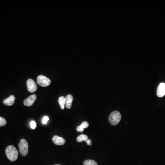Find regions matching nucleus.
<instances>
[{"instance_id": "f3484780", "label": "nucleus", "mask_w": 165, "mask_h": 165, "mask_svg": "<svg viewBox=\"0 0 165 165\" xmlns=\"http://www.w3.org/2000/svg\"><path fill=\"white\" fill-rule=\"evenodd\" d=\"M49 120V118L47 116H45L43 118V120H42V123L44 124H45Z\"/></svg>"}, {"instance_id": "1a4fd4ad", "label": "nucleus", "mask_w": 165, "mask_h": 165, "mask_svg": "<svg viewBox=\"0 0 165 165\" xmlns=\"http://www.w3.org/2000/svg\"><path fill=\"white\" fill-rule=\"evenodd\" d=\"M15 97L14 95H11L9 98L6 99L3 101L4 104L7 106H11L14 104Z\"/></svg>"}, {"instance_id": "423d86ee", "label": "nucleus", "mask_w": 165, "mask_h": 165, "mask_svg": "<svg viewBox=\"0 0 165 165\" xmlns=\"http://www.w3.org/2000/svg\"><path fill=\"white\" fill-rule=\"evenodd\" d=\"M36 98H37V96L36 95H30L24 101V105L26 106H28V107L31 106L35 101Z\"/></svg>"}, {"instance_id": "a211bd4d", "label": "nucleus", "mask_w": 165, "mask_h": 165, "mask_svg": "<svg viewBox=\"0 0 165 165\" xmlns=\"http://www.w3.org/2000/svg\"><path fill=\"white\" fill-rule=\"evenodd\" d=\"M86 143H87V145H89V146L91 145L92 142L91 140V139H88V140H87V141H86Z\"/></svg>"}, {"instance_id": "ddd939ff", "label": "nucleus", "mask_w": 165, "mask_h": 165, "mask_svg": "<svg viewBox=\"0 0 165 165\" xmlns=\"http://www.w3.org/2000/svg\"><path fill=\"white\" fill-rule=\"evenodd\" d=\"M88 139V136L86 135L85 134H81L80 135L78 136L77 138V141L78 142H81L83 141H86Z\"/></svg>"}, {"instance_id": "dca6fc26", "label": "nucleus", "mask_w": 165, "mask_h": 165, "mask_svg": "<svg viewBox=\"0 0 165 165\" xmlns=\"http://www.w3.org/2000/svg\"><path fill=\"white\" fill-rule=\"evenodd\" d=\"M30 127L32 129H35L36 127V123L34 121H32L30 122Z\"/></svg>"}, {"instance_id": "0eeeda50", "label": "nucleus", "mask_w": 165, "mask_h": 165, "mask_svg": "<svg viewBox=\"0 0 165 165\" xmlns=\"http://www.w3.org/2000/svg\"><path fill=\"white\" fill-rule=\"evenodd\" d=\"M165 95V83H162L158 86L157 89V95L159 97H162Z\"/></svg>"}, {"instance_id": "9b49d317", "label": "nucleus", "mask_w": 165, "mask_h": 165, "mask_svg": "<svg viewBox=\"0 0 165 165\" xmlns=\"http://www.w3.org/2000/svg\"><path fill=\"white\" fill-rule=\"evenodd\" d=\"M89 124L88 122H82V124L78 126L77 128H76V130H77V131L78 132L82 133V132H83L84 129L87 128L89 127Z\"/></svg>"}, {"instance_id": "2eb2a0df", "label": "nucleus", "mask_w": 165, "mask_h": 165, "mask_svg": "<svg viewBox=\"0 0 165 165\" xmlns=\"http://www.w3.org/2000/svg\"><path fill=\"white\" fill-rule=\"evenodd\" d=\"M7 124L6 120L4 118L0 117V127L5 126Z\"/></svg>"}, {"instance_id": "4468645a", "label": "nucleus", "mask_w": 165, "mask_h": 165, "mask_svg": "<svg viewBox=\"0 0 165 165\" xmlns=\"http://www.w3.org/2000/svg\"><path fill=\"white\" fill-rule=\"evenodd\" d=\"M83 165H98L97 163L92 160H87L84 161Z\"/></svg>"}, {"instance_id": "f03ea898", "label": "nucleus", "mask_w": 165, "mask_h": 165, "mask_svg": "<svg viewBox=\"0 0 165 165\" xmlns=\"http://www.w3.org/2000/svg\"><path fill=\"white\" fill-rule=\"evenodd\" d=\"M19 148V152L23 156H26L29 152V145L25 139H21L20 142L18 144Z\"/></svg>"}, {"instance_id": "20e7f679", "label": "nucleus", "mask_w": 165, "mask_h": 165, "mask_svg": "<svg viewBox=\"0 0 165 165\" xmlns=\"http://www.w3.org/2000/svg\"><path fill=\"white\" fill-rule=\"evenodd\" d=\"M37 81L38 84L42 87H47L51 83L50 79L44 75H39L38 76Z\"/></svg>"}, {"instance_id": "f257e3e1", "label": "nucleus", "mask_w": 165, "mask_h": 165, "mask_svg": "<svg viewBox=\"0 0 165 165\" xmlns=\"http://www.w3.org/2000/svg\"><path fill=\"white\" fill-rule=\"evenodd\" d=\"M6 154L8 159L11 162L17 160L18 156V150L13 145L7 146L6 149Z\"/></svg>"}, {"instance_id": "6ab92c4d", "label": "nucleus", "mask_w": 165, "mask_h": 165, "mask_svg": "<svg viewBox=\"0 0 165 165\" xmlns=\"http://www.w3.org/2000/svg\"></svg>"}, {"instance_id": "9d476101", "label": "nucleus", "mask_w": 165, "mask_h": 165, "mask_svg": "<svg viewBox=\"0 0 165 165\" xmlns=\"http://www.w3.org/2000/svg\"><path fill=\"white\" fill-rule=\"evenodd\" d=\"M66 98V107L67 109H70L71 108L72 104V101L74 100L73 96L71 95H67L65 97Z\"/></svg>"}, {"instance_id": "7ed1b4c3", "label": "nucleus", "mask_w": 165, "mask_h": 165, "mask_svg": "<svg viewBox=\"0 0 165 165\" xmlns=\"http://www.w3.org/2000/svg\"><path fill=\"white\" fill-rule=\"evenodd\" d=\"M121 119V115L119 112L114 111L110 115L109 121L110 123L112 125H116L119 124Z\"/></svg>"}, {"instance_id": "39448f33", "label": "nucleus", "mask_w": 165, "mask_h": 165, "mask_svg": "<svg viewBox=\"0 0 165 165\" xmlns=\"http://www.w3.org/2000/svg\"><path fill=\"white\" fill-rule=\"evenodd\" d=\"M28 90L30 93H34L37 90V84L34 80L29 79L27 82Z\"/></svg>"}, {"instance_id": "f8f14e48", "label": "nucleus", "mask_w": 165, "mask_h": 165, "mask_svg": "<svg viewBox=\"0 0 165 165\" xmlns=\"http://www.w3.org/2000/svg\"><path fill=\"white\" fill-rule=\"evenodd\" d=\"M58 103L61 106V109H65L66 104V98L64 96H61L58 99Z\"/></svg>"}, {"instance_id": "6e6552de", "label": "nucleus", "mask_w": 165, "mask_h": 165, "mask_svg": "<svg viewBox=\"0 0 165 165\" xmlns=\"http://www.w3.org/2000/svg\"><path fill=\"white\" fill-rule=\"evenodd\" d=\"M52 141L57 145H62L66 142L65 139L64 138L58 136H54L52 138Z\"/></svg>"}]
</instances>
